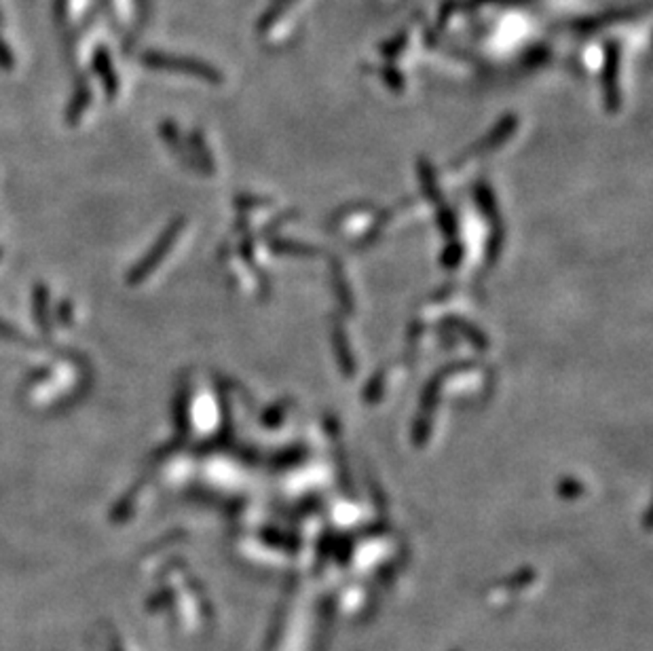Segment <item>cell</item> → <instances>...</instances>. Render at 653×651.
<instances>
[{"instance_id": "1", "label": "cell", "mask_w": 653, "mask_h": 651, "mask_svg": "<svg viewBox=\"0 0 653 651\" xmlns=\"http://www.w3.org/2000/svg\"><path fill=\"white\" fill-rule=\"evenodd\" d=\"M0 336H3V339H11V341H21V343H24V336H21L18 330H13L11 326L3 324V322H0Z\"/></svg>"}]
</instances>
